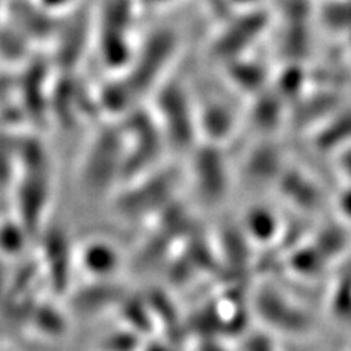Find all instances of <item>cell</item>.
Segmentation results:
<instances>
[{"mask_svg":"<svg viewBox=\"0 0 351 351\" xmlns=\"http://www.w3.org/2000/svg\"><path fill=\"white\" fill-rule=\"evenodd\" d=\"M51 161L40 141L25 138L16 141L15 188L16 218L31 236L41 232L44 215L51 197Z\"/></svg>","mask_w":351,"mask_h":351,"instance_id":"obj_1","label":"cell"},{"mask_svg":"<svg viewBox=\"0 0 351 351\" xmlns=\"http://www.w3.org/2000/svg\"><path fill=\"white\" fill-rule=\"evenodd\" d=\"M176 37L170 31L151 34L142 47L135 50L134 58L123 71V80L110 85L106 93V104L114 110H126L157 85L173 58Z\"/></svg>","mask_w":351,"mask_h":351,"instance_id":"obj_2","label":"cell"},{"mask_svg":"<svg viewBox=\"0 0 351 351\" xmlns=\"http://www.w3.org/2000/svg\"><path fill=\"white\" fill-rule=\"evenodd\" d=\"M126 170V136L123 128H104L91 141L82 161L84 189L100 196L113 189Z\"/></svg>","mask_w":351,"mask_h":351,"instance_id":"obj_3","label":"cell"},{"mask_svg":"<svg viewBox=\"0 0 351 351\" xmlns=\"http://www.w3.org/2000/svg\"><path fill=\"white\" fill-rule=\"evenodd\" d=\"M157 122L166 142L184 149L199 134V120L191 108L189 98L179 85H166L158 94Z\"/></svg>","mask_w":351,"mask_h":351,"instance_id":"obj_4","label":"cell"},{"mask_svg":"<svg viewBox=\"0 0 351 351\" xmlns=\"http://www.w3.org/2000/svg\"><path fill=\"white\" fill-rule=\"evenodd\" d=\"M193 179L196 189L204 199H221L228 186V174L223 157L211 148L196 154L193 164Z\"/></svg>","mask_w":351,"mask_h":351,"instance_id":"obj_5","label":"cell"},{"mask_svg":"<svg viewBox=\"0 0 351 351\" xmlns=\"http://www.w3.org/2000/svg\"><path fill=\"white\" fill-rule=\"evenodd\" d=\"M43 261L54 291H64L71 272L69 240L60 228H50L43 237Z\"/></svg>","mask_w":351,"mask_h":351,"instance_id":"obj_6","label":"cell"},{"mask_svg":"<svg viewBox=\"0 0 351 351\" xmlns=\"http://www.w3.org/2000/svg\"><path fill=\"white\" fill-rule=\"evenodd\" d=\"M31 237L28 230L18 218L0 221V254L5 256H16L25 249L27 240Z\"/></svg>","mask_w":351,"mask_h":351,"instance_id":"obj_7","label":"cell"},{"mask_svg":"<svg viewBox=\"0 0 351 351\" xmlns=\"http://www.w3.org/2000/svg\"><path fill=\"white\" fill-rule=\"evenodd\" d=\"M84 267L94 274H107L116 263L114 250L104 243H91L82 252Z\"/></svg>","mask_w":351,"mask_h":351,"instance_id":"obj_8","label":"cell"},{"mask_svg":"<svg viewBox=\"0 0 351 351\" xmlns=\"http://www.w3.org/2000/svg\"><path fill=\"white\" fill-rule=\"evenodd\" d=\"M16 174V142L0 139V189L14 184Z\"/></svg>","mask_w":351,"mask_h":351,"instance_id":"obj_9","label":"cell"},{"mask_svg":"<svg viewBox=\"0 0 351 351\" xmlns=\"http://www.w3.org/2000/svg\"><path fill=\"white\" fill-rule=\"evenodd\" d=\"M32 321L36 322L37 328L44 334L50 335H58L63 331V319L59 315V312L53 307H36L34 316H32Z\"/></svg>","mask_w":351,"mask_h":351,"instance_id":"obj_10","label":"cell"},{"mask_svg":"<svg viewBox=\"0 0 351 351\" xmlns=\"http://www.w3.org/2000/svg\"><path fill=\"white\" fill-rule=\"evenodd\" d=\"M338 167L351 184V144L338 151Z\"/></svg>","mask_w":351,"mask_h":351,"instance_id":"obj_11","label":"cell"},{"mask_svg":"<svg viewBox=\"0 0 351 351\" xmlns=\"http://www.w3.org/2000/svg\"><path fill=\"white\" fill-rule=\"evenodd\" d=\"M18 88V80L10 78L9 75H2L0 73V107H2L8 97L12 94Z\"/></svg>","mask_w":351,"mask_h":351,"instance_id":"obj_12","label":"cell"},{"mask_svg":"<svg viewBox=\"0 0 351 351\" xmlns=\"http://www.w3.org/2000/svg\"><path fill=\"white\" fill-rule=\"evenodd\" d=\"M338 206L347 217H351V184H348L338 196Z\"/></svg>","mask_w":351,"mask_h":351,"instance_id":"obj_13","label":"cell"},{"mask_svg":"<svg viewBox=\"0 0 351 351\" xmlns=\"http://www.w3.org/2000/svg\"><path fill=\"white\" fill-rule=\"evenodd\" d=\"M136 5H139V8H152V9H157V8H162V6H167L176 0H135Z\"/></svg>","mask_w":351,"mask_h":351,"instance_id":"obj_14","label":"cell"},{"mask_svg":"<svg viewBox=\"0 0 351 351\" xmlns=\"http://www.w3.org/2000/svg\"><path fill=\"white\" fill-rule=\"evenodd\" d=\"M233 2H239V3L246 5V3H249V2H255V0H233Z\"/></svg>","mask_w":351,"mask_h":351,"instance_id":"obj_15","label":"cell"}]
</instances>
